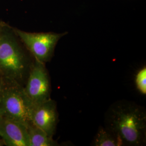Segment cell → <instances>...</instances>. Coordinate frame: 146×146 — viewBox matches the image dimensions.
<instances>
[{
  "instance_id": "1",
  "label": "cell",
  "mask_w": 146,
  "mask_h": 146,
  "mask_svg": "<svg viewBox=\"0 0 146 146\" xmlns=\"http://www.w3.org/2000/svg\"><path fill=\"white\" fill-rule=\"evenodd\" d=\"M105 125L118 137L121 146L146 144V110L133 101L119 100L111 104L105 115Z\"/></svg>"
},
{
  "instance_id": "2",
  "label": "cell",
  "mask_w": 146,
  "mask_h": 146,
  "mask_svg": "<svg viewBox=\"0 0 146 146\" xmlns=\"http://www.w3.org/2000/svg\"><path fill=\"white\" fill-rule=\"evenodd\" d=\"M35 61L14 27L0 22V75L6 81L24 87Z\"/></svg>"
},
{
  "instance_id": "3",
  "label": "cell",
  "mask_w": 146,
  "mask_h": 146,
  "mask_svg": "<svg viewBox=\"0 0 146 146\" xmlns=\"http://www.w3.org/2000/svg\"><path fill=\"white\" fill-rule=\"evenodd\" d=\"M3 80L0 96V116L26 125L32 123L31 115L35 105L27 96L24 87Z\"/></svg>"
},
{
  "instance_id": "4",
  "label": "cell",
  "mask_w": 146,
  "mask_h": 146,
  "mask_svg": "<svg viewBox=\"0 0 146 146\" xmlns=\"http://www.w3.org/2000/svg\"><path fill=\"white\" fill-rule=\"evenodd\" d=\"M14 30L34 59L45 64L52 58L58 41L68 34V32L31 33L17 28H14Z\"/></svg>"
},
{
  "instance_id": "5",
  "label": "cell",
  "mask_w": 146,
  "mask_h": 146,
  "mask_svg": "<svg viewBox=\"0 0 146 146\" xmlns=\"http://www.w3.org/2000/svg\"><path fill=\"white\" fill-rule=\"evenodd\" d=\"M24 89L35 106L51 99L50 78L45 63L35 60Z\"/></svg>"
},
{
  "instance_id": "6",
  "label": "cell",
  "mask_w": 146,
  "mask_h": 146,
  "mask_svg": "<svg viewBox=\"0 0 146 146\" xmlns=\"http://www.w3.org/2000/svg\"><path fill=\"white\" fill-rule=\"evenodd\" d=\"M58 120V114L56 102L49 99L35 106L31 115V122L37 127L53 137Z\"/></svg>"
},
{
  "instance_id": "7",
  "label": "cell",
  "mask_w": 146,
  "mask_h": 146,
  "mask_svg": "<svg viewBox=\"0 0 146 146\" xmlns=\"http://www.w3.org/2000/svg\"><path fill=\"white\" fill-rule=\"evenodd\" d=\"M0 136L7 146H30L28 128L15 120L2 117Z\"/></svg>"
},
{
  "instance_id": "8",
  "label": "cell",
  "mask_w": 146,
  "mask_h": 146,
  "mask_svg": "<svg viewBox=\"0 0 146 146\" xmlns=\"http://www.w3.org/2000/svg\"><path fill=\"white\" fill-rule=\"evenodd\" d=\"M30 146H56L58 143L53 137L34 125L33 123L27 126Z\"/></svg>"
},
{
  "instance_id": "9",
  "label": "cell",
  "mask_w": 146,
  "mask_h": 146,
  "mask_svg": "<svg viewBox=\"0 0 146 146\" xmlns=\"http://www.w3.org/2000/svg\"><path fill=\"white\" fill-rule=\"evenodd\" d=\"M93 145L95 146H121L118 137L106 127H100L94 139Z\"/></svg>"
},
{
  "instance_id": "10",
  "label": "cell",
  "mask_w": 146,
  "mask_h": 146,
  "mask_svg": "<svg viewBox=\"0 0 146 146\" xmlns=\"http://www.w3.org/2000/svg\"><path fill=\"white\" fill-rule=\"evenodd\" d=\"M135 82L137 88L142 94H146V67L142 68L136 74Z\"/></svg>"
},
{
  "instance_id": "11",
  "label": "cell",
  "mask_w": 146,
  "mask_h": 146,
  "mask_svg": "<svg viewBox=\"0 0 146 146\" xmlns=\"http://www.w3.org/2000/svg\"><path fill=\"white\" fill-rule=\"evenodd\" d=\"M3 78L2 77V76L0 75V96L1 94V92H2V86H3Z\"/></svg>"
},
{
  "instance_id": "12",
  "label": "cell",
  "mask_w": 146,
  "mask_h": 146,
  "mask_svg": "<svg viewBox=\"0 0 146 146\" xmlns=\"http://www.w3.org/2000/svg\"><path fill=\"white\" fill-rule=\"evenodd\" d=\"M3 145H5L3 142L2 140V139L1 140L0 139V146H3Z\"/></svg>"
},
{
  "instance_id": "13",
  "label": "cell",
  "mask_w": 146,
  "mask_h": 146,
  "mask_svg": "<svg viewBox=\"0 0 146 146\" xmlns=\"http://www.w3.org/2000/svg\"><path fill=\"white\" fill-rule=\"evenodd\" d=\"M1 121H2V117L0 116V128H1Z\"/></svg>"
},
{
  "instance_id": "14",
  "label": "cell",
  "mask_w": 146,
  "mask_h": 146,
  "mask_svg": "<svg viewBox=\"0 0 146 146\" xmlns=\"http://www.w3.org/2000/svg\"><path fill=\"white\" fill-rule=\"evenodd\" d=\"M0 22H1V20H0Z\"/></svg>"
}]
</instances>
